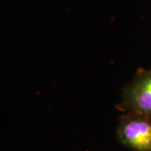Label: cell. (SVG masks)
Returning a JSON list of instances; mask_svg holds the SVG:
<instances>
[{
  "label": "cell",
  "instance_id": "obj_1",
  "mask_svg": "<svg viewBox=\"0 0 151 151\" xmlns=\"http://www.w3.org/2000/svg\"><path fill=\"white\" fill-rule=\"evenodd\" d=\"M119 109L151 118V68L139 69L123 89Z\"/></svg>",
  "mask_w": 151,
  "mask_h": 151
},
{
  "label": "cell",
  "instance_id": "obj_2",
  "mask_svg": "<svg viewBox=\"0 0 151 151\" xmlns=\"http://www.w3.org/2000/svg\"><path fill=\"white\" fill-rule=\"evenodd\" d=\"M117 140L131 151H151V118L124 113L119 119Z\"/></svg>",
  "mask_w": 151,
  "mask_h": 151
}]
</instances>
